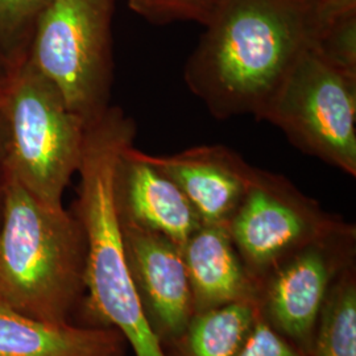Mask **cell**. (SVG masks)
Returning <instances> with one entry per match:
<instances>
[{"label":"cell","instance_id":"obj_5","mask_svg":"<svg viewBox=\"0 0 356 356\" xmlns=\"http://www.w3.org/2000/svg\"><path fill=\"white\" fill-rule=\"evenodd\" d=\"M113 0H51L38 17L28 60L86 126L110 108Z\"/></svg>","mask_w":356,"mask_h":356},{"label":"cell","instance_id":"obj_4","mask_svg":"<svg viewBox=\"0 0 356 356\" xmlns=\"http://www.w3.org/2000/svg\"><path fill=\"white\" fill-rule=\"evenodd\" d=\"M0 114L11 175L40 201L63 206L81 164L85 122L28 57L11 65L0 83Z\"/></svg>","mask_w":356,"mask_h":356},{"label":"cell","instance_id":"obj_20","mask_svg":"<svg viewBox=\"0 0 356 356\" xmlns=\"http://www.w3.org/2000/svg\"><path fill=\"white\" fill-rule=\"evenodd\" d=\"M355 13L356 0H316L314 19L317 33L319 35L334 22Z\"/></svg>","mask_w":356,"mask_h":356},{"label":"cell","instance_id":"obj_14","mask_svg":"<svg viewBox=\"0 0 356 356\" xmlns=\"http://www.w3.org/2000/svg\"><path fill=\"white\" fill-rule=\"evenodd\" d=\"M257 314L256 301H239L195 313L175 344L182 356H238Z\"/></svg>","mask_w":356,"mask_h":356},{"label":"cell","instance_id":"obj_12","mask_svg":"<svg viewBox=\"0 0 356 356\" xmlns=\"http://www.w3.org/2000/svg\"><path fill=\"white\" fill-rule=\"evenodd\" d=\"M194 314L239 301H256V284L226 225H202L181 248Z\"/></svg>","mask_w":356,"mask_h":356},{"label":"cell","instance_id":"obj_6","mask_svg":"<svg viewBox=\"0 0 356 356\" xmlns=\"http://www.w3.org/2000/svg\"><path fill=\"white\" fill-rule=\"evenodd\" d=\"M259 120L296 148L356 176V74L309 47L282 79Z\"/></svg>","mask_w":356,"mask_h":356},{"label":"cell","instance_id":"obj_16","mask_svg":"<svg viewBox=\"0 0 356 356\" xmlns=\"http://www.w3.org/2000/svg\"><path fill=\"white\" fill-rule=\"evenodd\" d=\"M51 0H0V56L11 65L28 57L40 15Z\"/></svg>","mask_w":356,"mask_h":356},{"label":"cell","instance_id":"obj_7","mask_svg":"<svg viewBox=\"0 0 356 356\" xmlns=\"http://www.w3.org/2000/svg\"><path fill=\"white\" fill-rule=\"evenodd\" d=\"M342 222L341 218L325 213L288 178L254 168L227 229L256 284L284 259Z\"/></svg>","mask_w":356,"mask_h":356},{"label":"cell","instance_id":"obj_15","mask_svg":"<svg viewBox=\"0 0 356 356\" xmlns=\"http://www.w3.org/2000/svg\"><path fill=\"white\" fill-rule=\"evenodd\" d=\"M310 356H356V279L347 268L331 285L319 314Z\"/></svg>","mask_w":356,"mask_h":356},{"label":"cell","instance_id":"obj_3","mask_svg":"<svg viewBox=\"0 0 356 356\" xmlns=\"http://www.w3.org/2000/svg\"><path fill=\"white\" fill-rule=\"evenodd\" d=\"M85 268L76 214L40 201L11 175L0 213V302L31 318L70 323Z\"/></svg>","mask_w":356,"mask_h":356},{"label":"cell","instance_id":"obj_19","mask_svg":"<svg viewBox=\"0 0 356 356\" xmlns=\"http://www.w3.org/2000/svg\"><path fill=\"white\" fill-rule=\"evenodd\" d=\"M238 356H310L275 330L260 312Z\"/></svg>","mask_w":356,"mask_h":356},{"label":"cell","instance_id":"obj_13","mask_svg":"<svg viewBox=\"0 0 356 356\" xmlns=\"http://www.w3.org/2000/svg\"><path fill=\"white\" fill-rule=\"evenodd\" d=\"M126 343L114 327L44 322L0 302V356H124Z\"/></svg>","mask_w":356,"mask_h":356},{"label":"cell","instance_id":"obj_9","mask_svg":"<svg viewBox=\"0 0 356 356\" xmlns=\"http://www.w3.org/2000/svg\"><path fill=\"white\" fill-rule=\"evenodd\" d=\"M128 267L153 332L176 343L194 314L189 277L176 243L120 219Z\"/></svg>","mask_w":356,"mask_h":356},{"label":"cell","instance_id":"obj_1","mask_svg":"<svg viewBox=\"0 0 356 356\" xmlns=\"http://www.w3.org/2000/svg\"><path fill=\"white\" fill-rule=\"evenodd\" d=\"M316 0H225L185 65L191 92L219 120H257L317 41Z\"/></svg>","mask_w":356,"mask_h":356},{"label":"cell","instance_id":"obj_2","mask_svg":"<svg viewBox=\"0 0 356 356\" xmlns=\"http://www.w3.org/2000/svg\"><path fill=\"white\" fill-rule=\"evenodd\" d=\"M135 134L134 120L118 107L86 128L76 207L86 243V312L94 326L119 331L135 355L168 356L147 321L129 272L115 195L116 164Z\"/></svg>","mask_w":356,"mask_h":356},{"label":"cell","instance_id":"obj_17","mask_svg":"<svg viewBox=\"0 0 356 356\" xmlns=\"http://www.w3.org/2000/svg\"><path fill=\"white\" fill-rule=\"evenodd\" d=\"M225 0H128V7L147 22L165 26L195 22L206 26Z\"/></svg>","mask_w":356,"mask_h":356},{"label":"cell","instance_id":"obj_22","mask_svg":"<svg viewBox=\"0 0 356 356\" xmlns=\"http://www.w3.org/2000/svg\"><path fill=\"white\" fill-rule=\"evenodd\" d=\"M8 64L4 61V58L0 56V83H1V81L4 79V76L7 74V72H8Z\"/></svg>","mask_w":356,"mask_h":356},{"label":"cell","instance_id":"obj_11","mask_svg":"<svg viewBox=\"0 0 356 356\" xmlns=\"http://www.w3.org/2000/svg\"><path fill=\"white\" fill-rule=\"evenodd\" d=\"M147 160L170 178L204 225H226L242 201L254 166L225 145H200Z\"/></svg>","mask_w":356,"mask_h":356},{"label":"cell","instance_id":"obj_18","mask_svg":"<svg viewBox=\"0 0 356 356\" xmlns=\"http://www.w3.org/2000/svg\"><path fill=\"white\" fill-rule=\"evenodd\" d=\"M316 47L332 64L356 74V13L323 29L317 38Z\"/></svg>","mask_w":356,"mask_h":356},{"label":"cell","instance_id":"obj_21","mask_svg":"<svg viewBox=\"0 0 356 356\" xmlns=\"http://www.w3.org/2000/svg\"><path fill=\"white\" fill-rule=\"evenodd\" d=\"M10 179H11V166H10V159H8L7 138H6L4 123L0 114V213H1L4 194Z\"/></svg>","mask_w":356,"mask_h":356},{"label":"cell","instance_id":"obj_8","mask_svg":"<svg viewBox=\"0 0 356 356\" xmlns=\"http://www.w3.org/2000/svg\"><path fill=\"white\" fill-rule=\"evenodd\" d=\"M355 241V227L342 222L284 259L256 282L261 317L309 355L331 285L354 264Z\"/></svg>","mask_w":356,"mask_h":356},{"label":"cell","instance_id":"obj_10","mask_svg":"<svg viewBox=\"0 0 356 356\" xmlns=\"http://www.w3.org/2000/svg\"><path fill=\"white\" fill-rule=\"evenodd\" d=\"M115 195L122 220L159 232L179 248L204 225L177 185L132 144L119 156Z\"/></svg>","mask_w":356,"mask_h":356}]
</instances>
